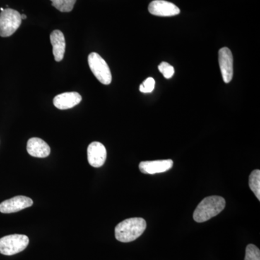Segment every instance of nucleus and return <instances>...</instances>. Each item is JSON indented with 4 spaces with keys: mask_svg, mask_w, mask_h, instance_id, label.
Here are the masks:
<instances>
[{
    "mask_svg": "<svg viewBox=\"0 0 260 260\" xmlns=\"http://www.w3.org/2000/svg\"><path fill=\"white\" fill-rule=\"evenodd\" d=\"M150 14L155 16L171 17L179 15L180 10L177 5L165 0H154L148 6Z\"/></svg>",
    "mask_w": 260,
    "mask_h": 260,
    "instance_id": "0eeeda50",
    "label": "nucleus"
},
{
    "mask_svg": "<svg viewBox=\"0 0 260 260\" xmlns=\"http://www.w3.org/2000/svg\"><path fill=\"white\" fill-rule=\"evenodd\" d=\"M27 151L29 155L36 158H47L50 155L51 149L44 140L38 138H32L27 143Z\"/></svg>",
    "mask_w": 260,
    "mask_h": 260,
    "instance_id": "f8f14e48",
    "label": "nucleus"
},
{
    "mask_svg": "<svg viewBox=\"0 0 260 260\" xmlns=\"http://www.w3.org/2000/svg\"><path fill=\"white\" fill-rule=\"evenodd\" d=\"M32 200L28 197L16 196L11 199L5 200L0 204L2 213H13L32 206Z\"/></svg>",
    "mask_w": 260,
    "mask_h": 260,
    "instance_id": "6e6552de",
    "label": "nucleus"
},
{
    "mask_svg": "<svg viewBox=\"0 0 260 260\" xmlns=\"http://www.w3.org/2000/svg\"><path fill=\"white\" fill-rule=\"evenodd\" d=\"M225 207V200L222 197L210 196L202 200L193 214L198 223H203L221 213Z\"/></svg>",
    "mask_w": 260,
    "mask_h": 260,
    "instance_id": "f03ea898",
    "label": "nucleus"
},
{
    "mask_svg": "<svg viewBox=\"0 0 260 260\" xmlns=\"http://www.w3.org/2000/svg\"><path fill=\"white\" fill-rule=\"evenodd\" d=\"M158 70L162 75H164V78L167 79H170L174 74V68L172 65L169 64V63L162 61L158 66Z\"/></svg>",
    "mask_w": 260,
    "mask_h": 260,
    "instance_id": "f3484780",
    "label": "nucleus"
},
{
    "mask_svg": "<svg viewBox=\"0 0 260 260\" xmlns=\"http://www.w3.org/2000/svg\"><path fill=\"white\" fill-rule=\"evenodd\" d=\"M22 23L21 15L16 10L5 9L0 13V37H9L15 34Z\"/></svg>",
    "mask_w": 260,
    "mask_h": 260,
    "instance_id": "20e7f679",
    "label": "nucleus"
},
{
    "mask_svg": "<svg viewBox=\"0 0 260 260\" xmlns=\"http://www.w3.org/2000/svg\"><path fill=\"white\" fill-rule=\"evenodd\" d=\"M249 185L258 200H260V171L259 169L253 171L249 176Z\"/></svg>",
    "mask_w": 260,
    "mask_h": 260,
    "instance_id": "4468645a",
    "label": "nucleus"
},
{
    "mask_svg": "<svg viewBox=\"0 0 260 260\" xmlns=\"http://www.w3.org/2000/svg\"><path fill=\"white\" fill-rule=\"evenodd\" d=\"M52 6L61 13H70L74 8L77 0H51Z\"/></svg>",
    "mask_w": 260,
    "mask_h": 260,
    "instance_id": "2eb2a0df",
    "label": "nucleus"
},
{
    "mask_svg": "<svg viewBox=\"0 0 260 260\" xmlns=\"http://www.w3.org/2000/svg\"><path fill=\"white\" fill-rule=\"evenodd\" d=\"M27 18V16L25 15H21V19L22 20H25V19Z\"/></svg>",
    "mask_w": 260,
    "mask_h": 260,
    "instance_id": "6ab92c4d",
    "label": "nucleus"
},
{
    "mask_svg": "<svg viewBox=\"0 0 260 260\" xmlns=\"http://www.w3.org/2000/svg\"><path fill=\"white\" fill-rule=\"evenodd\" d=\"M146 226V221L143 218L126 219L115 228L116 240L123 243L133 242L144 233Z\"/></svg>",
    "mask_w": 260,
    "mask_h": 260,
    "instance_id": "f257e3e1",
    "label": "nucleus"
},
{
    "mask_svg": "<svg viewBox=\"0 0 260 260\" xmlns=\"http://www.w3.org/2000/svg\"><path fill=\"white\" fill-rule=\"evenodd\" d=\"M218 61L223 81L225 83H230L234 75V59L229 48H222L219 50Z\"/></svg>",
    "mask_w": 260,
    "mask_h": 260,
    "instance_id": "423d86ee",
    "label": "nucleus"
},
{
    "mask_svg": "<svg viewBox=\"0 0 260 260\" xmlns=\"http://www.w3.org/2000/svg\"><path fill=\"white\" fill-rule=\"evenodd\" d=\"M173 160H152V161L140 162V172L145 174H160L170 170L173 167Z\"/></svg>",
    "mask_w": 260,
    "mask_h": 260,
    "instance_id": "9d476101",
    "label": "nucleus"
},
{
    "mask_svg": "<svg viewBox=\"0 0 260 260\" xmlns=\"http://www.w3.org/2000/svg\"><path fill=\"white\" fill-rule=\"evenodd\" d=\"M244 260H260V250L254 244H249L246 248Z\"/></svg>",
    "mask_w": 260,
    "mask_h": 260,
    "instance_id": "dca6fc26",
    "label": "nucleus"
},
{
    "mask_svg": "<svg viewBox=\"0 0 260 260\" xmlns=\"http://www.w3.org/2000/svg\"><path fill=\"white\" fill-rule=\"evenodd\" d=\"M88 64L95 78L104 85L112 83V76L109 65L97 53H90L88 56Z\"/></svg>",
    "mask_w": 260,
    "mask_h": 260,
    "instance_id": "39448f33",
    "label": "nucleus"
},
{
    "mask_svg": "<svg viewBox=\"0 0 260 260\" xmlns=\"http://www.w3.org/2000/svg\"><path fill=\"white\" fill-rule=\"evenodd\" d=\"M82 101V96L77 92H68L56 95L53 100L54 107L60 110L72 109L78 105Z\"/></svg>",
    "mask_w": 260,
    "mask_h": 260,
    "instance_id": "9b49d317",
    "label": "nucleus"
},
{
    "mask_svg": "<svg viewBox=\"0 0 260 260\" xmlns=\"http://www.w3.org/2000/svg\"><path fill=\"white\" fill-rule=\"evenodd\" d=\"M155 88V80L153 78H148L140 85V90L142 93H150Z\"/></svg>",
    "mask_w": 260,
    "mask_h": 260,
    "instance_id": "a211bd4d",
    "label": "nucleus"
},
{
    "mask_svg": "<svg viewBox=\"0 0 260 260\" xmlns=\"http://www.w3.org/2000/svg\"><path fill=\"white\" fill-rule=\"evenodd\" d=\"M50 41L52 45L54 59L56 61H61L64 58L66 48L64 34L61 30H54L51 32Z\"/></svg>",
    "mask_w": 260,
    "mask_h": 260,
    "instance_id": "ddd939ff",
    "label": "nucleus"
},
{
    "mask_svg": "<svg viewBox=\"0 0 260 260\" xmlns=\"http://www.w3.org/2000/svg\"><path fill=\"white\" fill-rule=\"evenodd\" d=\"M0 10H1V11H3V10H4V8H0Z\"/></svg>",
    "mask_w": 260,
    "mask_h": 260,
    "instance_id": "aec40b11",
    "label": "nucleus"
},
{
    "mask_svg": "<svg viewBox=\"0 0 260 260\" xmlns=\"http://www.w3.org/2000/svg\"><path fill=\"white\" fill-rule=\"evenodd\" d=\"M29 244L27 236L12 234L0 239V254L12 256L18 254L26 249Z\"/></svg>",
    "mask_w": 260,
    "mask_h": 260,
    "instance_id": "7ed1b4c3",
    "label": "nucleus"
},
{
    "mask_svg": "<svg viewBox=\"0 0 260 260\" xmlns=\"http://www.w3.org/2000/svg\"><path fill=\"white\" fill-rule=\"evenodd\" d=\"M107 157V149L102 143L93 142L88 148V160L90 165L94 168L102 167Z\"/></svg>",
    "mask_w": 260,
    "mask_h": 260,
    "instance_id": "1a4fd4ad",
    "label": "nucleus"
}]
</instances>
